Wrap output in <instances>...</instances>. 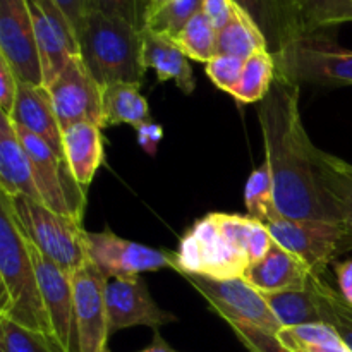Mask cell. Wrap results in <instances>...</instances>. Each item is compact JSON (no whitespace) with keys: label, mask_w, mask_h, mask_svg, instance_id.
I'll return each instance as SVG.
<instances>
[{"label":"cell","mask_w":352,"mask_h":352,"mask_svg":"<svg viewBox=\"0 0 352 352\" xmlns=\"http://www.w3.org/2000/svg\"><path fill=\"white\" fill-rule=\"evenodd\" d=\"M299 93L301 85L275 72L270 91L258 105L275 203L284 219L340 222L322 181L320 148L311 143L302 124Z\"/></svg>","instance_id":"6da1fadb"},{"label":"cell","mask_w":352,"mask_h":352,"mask_svg":"<svg viewBox=\"0 0 352 352\" xmlns=\"http://www.w3.org/2000/svg\"><path fill=\"white\" fill-rule=\"evenodd\" d=\"M0 318L45 333L57 342L36 270L28 251V237L12 208V198L0 191ZM58 344V342H57ZM60 346V344H58Z\"/></svg>","instance_id":"7a4b0ae2"},{"label":"cell","mask_w":352,"mask_h":352,"mask_svg":"<svg viewBox=\"0 0 352 352\" xmlns=\"http://www.w3.org/2000/svg\"><path fill=\"white\" fill-rule=\"evenodd\" d=\"M78 40L79 55L102 88L117 82L143 85V31L116 17L86 12Z\"/></svg>","instance_id":"3957f363"},{"label":"cell","mask_w":352,"mask_h":352,"mask_svg":"<svg viewBox=\"0 0 352 352\" xmlns=\"http://www.w3.org/2000/svg\"><path fill=\"white\" fill-rule=\"evenodd\" d=\"M205 298L210 309L232 327L250 352H287L278 342L280 322L263 294L246 278L217 280L199 275H182Z\"/></svg>","instance_id":"277c9868"},{"label":"cell","mask_w":352,"mask_h":352,"mask_svg":"<svg viewBox=\"0 0 352 352\" xmlns=\"http://www.w3.org/2000/svg\"><path fill=\"white\" fill-rule=\"evenodd\" d=\"M12 208L28 239L65 274L72 277L88 263V232L82 220L55 212L28 196H14Z\"/></svg>","instance_id":"5b68a950"},{"label":"cell","mask_w":352,"mask_h":352,"mask_svg":"<svg viewBox=\"0 0 352 352\" xmlns=\"http://www.w3.org/2000/svg\"><path fill=\"white\" fill-rule=\"evenodd\" d=\"M250 267L246 254L237 250L222 230L217 213L199 219L181 237L175 251V272L179 275L229 280L243 278Z\"/></svg>","instance_id":"8992f818"},{"label":"cell","mask_w":352,"mask_h":352,"mask_svg":"<svg viewBox=\"0 0 352 352\" xmlns=\"http://www.w3.org/2000/svg\"><path fill=\"white\" fill-rule=\"evenodd\" d=\"M274 58L278 74L298 85L352 86V50L340 47L330 31L302 34Z\"/></svg>","instance_id":"52a82bcc"},{"label":"cell","mask_w":352,"mask_h":352,"mask_svg":"<svg viewBox=\"0 0 352 352\" xmlns=\"http://www.w3.org/2000/svg\"><path fill=\"white\" fill-rule=\"evenodd\" d=\"M267 227L274 243L301 258L316 277H327L330 265L347 253L346 229L340 222L280 217Z\"/></svg>","instance_id":"ba28073f"},{"label":"cell","mask_w":352,"mask_h":352,"mask_svg":"<svg viewBox=\"0 0 352 352\" xmlns=\"http://www.w3.org/2000/svg\"><path fill=\"white\" fill-rule=\"evenodd\" d=\"M17 136L26 148L33 168L34 184L43 205L64 215L82 220L86 203V189L78 184L67 162L57 157L43 140L23 127L16 126Z\"/></svg>","instance_id":"9c48e42d"},{"label":"cell","mask_w":352,"mask_h":352,"mask_svg":"<svg viewBox=\"0 0 352 352\" xmlns=\"http://www.w3.org/2000/svg\"><path fill=\"white\" fill-rule=\"evenodd\" d=\"M88 258L107 278L136 277L162 268L175 270V253L122 239L109 229L88 232Z\"/></svg>","instance_id":"30bf717a"},{"label":"cell","mask_w":352,"mask_h":352,"mask_svg":"<svg viewBox=\"0 0 352 352\" xmlns=\"http://www.w3.org/2000/svg\"><path fill=\"white\" fill-rule=\"evenodd\" d=\"M62 131L72 124L91 122L103 129V88L89 74L81 55L74 57L48 86Z\"/></svg>","instance_id":"8fae6325"},{"label":"cell","mask_w":352,"mask_h":352,"mask_svg":"<svg viewBox=\"0 0 352 352\" xmlns=\"http://www.w3.org/2000/svg\"><path fill=\"white\" fill-rule=\"evenodd\" d=\"M36 36L45 86L58 78L65 65L79 57V40L74 26L55 0H26Z\"/></svg>","instance_id":"7c38bea8"},{"label":"cell","mask_w":352,"mask_h":352,"mask_svg":"<svg viewBox=\"0 0 352 352\" xmlns=\"http://www.w3.org/2000/svg\"><path fill=\"white\" fill-rule=\"evenodd\" d=\"M0 55L21 82L45 86L33 19L26 0H0Z\"/></svg>","instance_id":"4fadbf2b"},{"label":"cell","mask_w":352,"mask_h":352,"mask_svg":"<svg viewBox=\"0 0 352 352\" xmlns=\"http://www.w3.org/2000/svg\"><path fill=\"white\" fill-rule=\"evenodd\" d=\"M105 301L110 336L131 327H150L158 330L160 327L177 322V316L157 305L141 275L109 278Z\"/></svg>","instance_id":"5bb4252c"},{"label":"cell","mask_w":352,"mask_h":352,"mask_svg":"<svg viewBox=\"0 0 352 352\" xmlns=\"http://www.w3.org/2000/svg\"><path fill=\"white\" fill-rule=\"evenodd\" d=\"M28 251L36 270L41 298L50 316L55 339L65 352H78L72 277L65 274L58 265H55L50 258L45 256L30 239H28Z\"/></svg>","instance_id":"9a60e30c"},{"label":"cell","mask_w":352,"mask_h":352,"mask_svg":"<svg viewBox=\"0 0 352 352\" xmlns=\"http://www.w3.org/2000/svg\"><path fill=\"white\" fill-rule=\"evenodd\" d=\"M109 278L88 261L72 275L78 352H103L109 340L105 287Z\"/></svg>","instance_id":"2e32d148"},{"label":"cell","mask_w":352,"mask_h":352,"mask_svg":"<svg viewBox=\"0 0 352 352\" xmlns=\"http://www.w3.org/2000/svg\"><path fill=\"white\" fill-rule=\"evenodd\" d=\"M260 30L272 55L284 52L296 38L302 36L301 19L294 0H230Z\"/></svg>","instance_id":"e0dca14e"},{"label":"cell","mask_w":352,"mask_h":352,"mask_svg":"<svg viewBox=\"0 0 352 352\" xmlns=\"http://www.w3.org/2000/svg\"><path fill=\"white\" fill-rule=\"evenodd\" d=\"M10 120L16 126L36 134L57 153V157L65 160L62 127L58 124L47 86H33L19 81L16 107Z\"/></svg>","instance_id":"ac0fdd59"},{"label":"cell","mask_w":352,"mask_h":352,"mask_svg":"<svg viewBox=\"0 0 352 352\" xmlns=\"http://www.w3.org/2000/svg\"><path fill=\"white\" fill-rule=\"evenodd\" d=\"M313 277L316 275L301 258L278 244H274L267 256L251 265L244 275V278L260 292L305 291L309 287Z\"/></svg>","instance_id":"d6986e66"},{"label":"cell","mask_w":352,"mask_h":352,"mask_svg":"<svg viewBox=\"0 0 352 352\" xmlns=\"http://www.w3.org/2000/svg\"><path fill=\"white\" fill-rule=\"evenodd\" d=\"M0 191L9 196H28L40 201L31 160L21 143L12 120L0 113Z\"/></svg>","instance_id":"ffe728a7"},{"label":"cell","mask_w":352,"mask_h":352,"mask_svg":"<svg viewBox=\"0 0 352 352\" xmlns=\"http://www.w3.org/2000/svg\"><path fill=\"white\" fill-rule=\"evenodd\" d=\"M143 62L157 72L160 82L174 81L184 95H191L196 88V78L189 57L172 38L143 31Z\"/></svg>","instance_id":"44dd1931"},{"label":"cell","mask_w":352,"mask_h":352,"mask_svg":"<svg viewBox=\"0 0 352 352\" xmlns=\"http://www.w3.org/2000/svg\"><path fill=\"white\" fill-rule=\"evenodd\" d=\"M64 155L72 175L81 188H88L102 167L103 134L102 127L91 122L72 124L62 131Z\"/></svg>","instance_id":"7402d4cb"},{"label":"cell","mask_w":352,"mask_h":352,"mask_svg":"<svg viewBox=\"0 0 352 352\" xmlns=\"http://www.w3.org/2000/svg\"><path fill=\"white\" fill-rule=\"evenodd\" d=\"M140 86L133 82H117L103 88V129L122 124L136 127L153 120L150 105L141 95Z\"/></svg>","instance_id":"603a6c76"},{"label":"cell","mask_w":352,"mask_h":352,"mask_svg":"<svg viewBox=\"0 0 352 352\" xmlns=\"http://www.w3.org/2000/svg\"><path fill=\"white\" fill-rule=\"evenodd\" d=\"M217 217L226 236L237 250L246 254L251 265L263 260L275 244L268 227L253 217L237 213H217Z\"/></svg>","instance_id":"cb8c5ba5"},{"label":"cell","mask_w":352,"mask_h":352,"mask_svg":"<svg viewBox=\"0 0 352 352\" xmlns=\"http://www.w3.org/2000/svg\"><path fill=\"white\" fill-rule=\"evenodd\" d=\"M260 50H267L263 34L243 10L234 6L229 23L217 31V54L234 55L246 60Z\"/></svg>","instance_id":"d4e9b609"},{"label":"cell","mask_w":352,"mask_h":352,"mask_svg":"<svg viewBox=\"0 0 352 352\" xmlns=\"http://www.w3.org/2000/svg\"><path fill=\"white\" fill-rule=\"evenodd\" d=\"M277 339L287 352H352L325 322L285 327L278 332Z\"/></svg>","instance_id":"484cf974"},{"label":"cell","mask_w":352,"mask_h":352,"mask_svg":"<svg viewBox=\"0 0 352 352\" xmlns=\"http://www.w3.org/2000/svg\"><path fill=\"white\" fill-rule=\"evenodd\" d=\"M320 170L329 198L332 199L346 229L347 251L352 250V175L339 165V158L320 150Z\"/></svg>","instance_id":"4316f807"},{"label":"cell","mask_w":352,"mask_h":352,"mask_svg":"<svg viewBox=\"0 0 352 352\" xmlns=\"http://www.w3.org/2000/svg\"><path fill=\"white\" fill-rule=\"evenodd\" d=\"M308 289L315 298L322 322L329 323L352 351V306L330 285L327 277H313Z\"/></svg>","instance_id":"83f0119b"},{"label":"cell","mask_w":352,"mask_h":352,"mask_svg":"<svg viewBox=\"0 0 352 352\" xmlns=\"http://www.w3.org/2000/svg\"><path fill=\"white\" fill-rule=\"evenodd\" d=\"M265 301L268 302L270 309L277 320L280 322L282 329L285 327L306 325V323L322 322L311 291H275L261 292Z\"/></svg>","instance_id":"f1b7e54d"},{"label":"cell","mask_w":352,"mask_h":352,"mask_svg":"<svg viewBox=\"0 0 352 352\" xmlns=\"http://www.w3.org/2000/svg\"><path fill=\"white\" fill-rule=\"evenodd\" d=\"M275 58L268 50H260L244 60L243 74L230 95L241 103H260L270 91L275 79Z\"/></svg>","instance_id":"f546056e"},{"label":"cell","mask_w":352,"mask_h":352,"mask_svg":"<svg viewBox=\"0 0 352 352\" xmlns=\"http://www.w3.org/2000/svg\"><path fill=\"white\" fill-rule=\"evenodd\" d=\"M305 34L352 23V0H294Z\"/></svg>","instance_id":"4dcf8cb0"},{"label":"cell","mask_w":352,"mask_h":352,"mask_svg":"<svg viewBox=\"0 0 352 352\" xmlns=\"http://www.w3.org/2000/svg\"><path fill=\"white\" fill-rule=\"evenodd\" d=\"M244 205H246L248 215L260 220L265 226L280 219L274 196V182H272L270 168L267 164H261V167L254 168L248 177L246 186H244Z\"/></svg>","instance_id":"1f68e13d"},{"label":"cell","mask_w":352,"mask_h":352,"mask_svg":"<svg viewBox=\"0 0 352 352\" xmlns=\"http://www.w3.org/2000/svg\"><path fill=\"white\" fill-rule=\"evenodd\" d=\"M189 58L206 64L217 55V28L203 10H199L184 30L174 38Z\"/></svg>","instance_id":"d6a6232c"},{"label":"cell","mask_w":352,"mask_h":352,"mask_svg":"<svg viewBox=\"0 0 352 352\" xmlns=\"http://www.w3.org/2000/svg\"><path fill=\"white\" fill-rule=\"evenodd\" d=\"M201 7L203 0H170L148 17L144 30L174 40L184 30L186 24L201 10Z\"/></svg>","instance_id":"836d02e7"},{"label":"cell","mask_w":352,"mask_h":352,"mask_svg":"<svg viewBox=\"0 0 352 352\" xmlns=\"http://www.w3.org/2000/svg\"><path fill=\"white\" fill-rule=\"evenodd\" d=\"M0 352H65L45 333L0 318Z\"/></svg>","instance_id":"e575fe53"},{"label":"cell","mask_w":352,"mask_h":352,"mask_svg":"<svg viewBox=\"0 0 352 352\" xmlns=\"http://www.w3.org/2000/svg\"><path fill=\"white\" fill-rule=\"evenodd\" d=\"M151 0H86V12H100L103 16L126 21L136 30L144 31L150 14Z\"/></svg>","instance_id":"d590c367"},{"label":"cell","mask_w":352,"mask_h":352,"mask_svg":"<svg viewBox=\"0 0 352 352\" xmlns=\"http://www.w3.org/2000/svg\"><path fill=\"white\" fill-rule=\"evenodd\" d=\"M244 60L234 55L217 54L212 60L205 64V74L208 76L210 81L226 93H232L234 88L239 82L241 74H243Z\"/></svg>","instance_id":"8d00e7d4"},{"label":"cell","mask_w":352,"mask_h":352,"mask_svg":"<svg viewBox=\"0 0 352 352\" xmlns=\"http://www.w3.org/2000/svg\"><path fill=\"white\" fill-rule=\"evenodd\" d=\"M17 91H19V79L7 64L6 58L0 55V113L9 119L14 113Z\"/></svg>","instance_id":"74e56055"},{"label":"cell","mask_w":352,"mask_h":352,"mask_svg":"<svg viewBox=\"0 0 352 352\" xmlns=\"http://www.w3.org/2000/svg\"><path fill=\"white\" fill-rule=\"evenodd\" d=\"M134 129H136V140L141 150L150 157H155L158 151V144L164 140V127L155 120H150V122L140 124Z\"/></svg>","instance_id":"f35d334b"},{"label":"cell","mask_w":352,"mask_h":352,"mask_svg":"<svg viewBox=\"0 0 352 352\" xmlns=\"http://www.w3.org/2000/svg\"><path fill=\"white\" fill-rule=\"evenodd\" d=\"M232 9L234 6L230 0H203L201 7V10L210 17L217 31H220L229 23L230 16H232Z\"/></svg>","instance_id":"ab89813d"},{"label":"cell","mask_w":352,"mask_h":352,"mask_svg":"<svg viewBox=\"0 0 352 352\" xmlns=\"http://www.w3.org/2000/svg\"><path fill=\"white\" fill-rule=\"evenodd\" d=\"M333 267H336V277L337 284H339V292L352 306V260L333 263Z\"/></svg>","instance_id":"60d3db41"},{"label":"cell","mask_w":352,"mask_h":352,"mask_svg":"<svg viewBox=\"0 0 352 352\" xmlns=\"http://www.w3.org/2000/svg\"><path fill=\"white\" fill-rule=\"evenodd\" d=\"M55 2L60 6V9L64 10L65 16L74 26L76 33H78L86 16V0H55Z\"/></svg>","instance_id":"b9f144b4"},{"label":"cell","mask_w":352,"mask_h":352,"mask_svg":"<svg viewBox=\"0 0 352 352\" xmlns=\"http://www.w3.org/2000/svg\"><path fill=\"white\" fill-rule=\"evenodd\" d=\"M153 332H155L153 340H151L150 346L144 347V349L140 352H179V351H175L174 347L168 346V342L160 336V332H158V330H153Z\"/></svg>","instance_id":"7bdbcfd3"},{"label":"cell","mask_w":352,"mask_h":352,"mask_svg":"<svg viewBox=\"0 0 352 352\" xmlns=\"http://www.w3.org/2000/svg\"><path fill=\"white\" fill-rule=\"evenodd\" d=\"M167 2H170V0H151V3H150V14H148V17H150L153 12H157L158 9H162V7H164Z\"/></svg>","instance_id":"ee69618b"},{"label":"cell","mask_w":352,"mask_h":352,"mask_svg":"<svg viewBox=\"0 0 352 352\" xmlns=\"http://www.w3.org/2000/svg\"><path fill=\"white\" fill-rule=\"evenodd\" d=\"M339 165H340V167L344 168V170L347 172V174H351V175H352V165H351V164H347V162L340 160V158H339Z\"/></svg>","instance_id":"f6af8a7d"},{"label":"cell","mask_w":352,"mask_h":352,"mask_svg":"<svg viewBox=\"0 0 352 352\" xmlns=\"http://www.w3.org/2000/svg\"><path fill=\"white\" fill-rule=\"evenodd\" d=\"M103 352H110V351H109V349H105V351H103Z\"/></svg>","instance_id":"bcb514c9"}]
</instances>
